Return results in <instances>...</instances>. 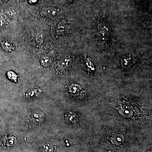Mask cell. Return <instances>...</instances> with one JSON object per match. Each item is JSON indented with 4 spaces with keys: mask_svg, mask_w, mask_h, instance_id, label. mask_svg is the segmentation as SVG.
Here are the masks:
<instances>
[{
    "mask_svg": "<svg viewBox=\"0 0 152 152\" xmlns=\"http://www.w3.org/2000/svg\"><path fill=\"white\" fill-rule=\"evenodd\" d=\"M40 61L42 66L44 67H48L50 65L52 60L48 56L43 55L41 56Z\"/></svg>",
    "mask_w": 152,
    "mask_h": 152,
    "instance_id": "cell-5",
    "label": "cell"
},
{
    "mask_svg": "<svg viewBox=\"0 0 152 152\" xmlns=\"http://www.w3.org/2000/svg\"><path fill=\"white\" fill-rule=\"evenodd\" d=\"M53 147L50 143H48L44 145L42 148L41 150V152H53Z\"/></svg>",
    "mask_w": 152,
    "mask_h": 152,
    "instance_id": "cell-7",
    "label": "cell"
},
{
    "mask_svg": "<svg viewBox=\"0 0 152 152\" xmlns=\"http://www.w3.org/2000/svg\"><path fill=\"white\" fill-rule=\"evenodd\" d=\"M45 34L43 32L40 31L37 34L36 36V41L37 43L42 44L43 42Z\"/></svg>",
    "mask_w": 152,
    "mask_h": 152,
    "instance_id": "cell-8",
    "label": "cell"
},
{
    "mask_svg": "<svg viewBox=\"0 0 152 152\" xmlns=\"http://www.w3.org/2000/svg\"><path fill=\"white\" fill-rule=\"evenodd\" d=\"M66 30V22L65 20L61 21L57 25L56 31L58 35L62 34Z\"/></svg>",
    "mask_w": 152,
    "mask_h": 152,
    "instance_id": "cell-3",
    "label": "cell"
},
{
    "mask_svg": "<svg viewBox=\"0 0 152 152\" xmlns=\"http://www.w3.org/2000/svg\"><path fill=\"white\" fill-rule=\"evenodd\" d=\"M65 119L68 122L73 124V123H76L77 121V115H76V113L74 112H69L66 114Z\"/></svg>",
    "mask_w": 152,
    "mask_h": 152,
    "instance_id": "cell-4",
    "label": "cell"
},
{
    "mask_svg": "<svg viewBox=\"0 0 152 152\" xmlns=\"http://www.w3.org/2000/svg\"><path fill=\"white\" fill-rule=\"evenodd\" d=\"M6 23L5 19L2 15H0V27L4 26Z\"/></svg>",
    "mask_w": 152,
    "mask_h": 152,
    "instance_id": "cell-12",
    "label": "cell"
},
{
    "mask_svg": "<svg viewBox=\"0 0 152 152\" xmlns=\"http://www.w3.org/2000/svg\"><path fill=\"white\" fill-rule=\"evenodd\" d=\"M31 1L32 2L34 3V2H35L36 1H37V0H31Z\"/></svg>",
    "mask_w": 152,
    "mask_h": 152,
    "instance_id": "cell-13",
    "label": "cell"
},
{
    "mask_svg": "<svg viewBox=\"0 0 152 152\" xmlns=\"http://www.w3.org/2000/svg\"><path fill=\"white\" fill-rule=\"evenodd\" d=\"M80 87L77 84L72 85L70 87L69 91L72 93V94H76L80 89Z\"/></svg>",
    "mask_w": 152,
    "mask_h": 152,
    "instance_id": "cell-10",
    "label": "cell"
},
{
    "mask_svg": "<svg viewBox=\"0 0 152 152\" xmlns=\"http://www.w3.org/2000/svg\"><path fill=\"white\" fill-rule=\"evenodd\" d=\"M7 76L9 79L15 81V82H16L18 76L13 72L12 71H10L7 73Z\"/></svg>",
    "mask_w": 152,
    "mask_h": 152,
    "instance_id": "cell-11",
    "label": "cell"
},
{
    "mask_svg": "<svg viewBox=\"0 0 152 152\" xmlns=\"http://www.w3.org/2000/svg\"><path fill=\"white\" fill-rule=\"evenodd\" d=\"M42 14L49 18H56L59 14L58 9L54 7H50L45 8L42 11Z\"/></svg>",
    "mask_w": 152,
    "mask_h": 152,
    "instance_id": "cell-2",
    "label": "cell"
},
{
    "mask_svg": "<svg viewBox=\"0 0 152 152\" xmlns=\"http://www.w3.org/2000/svg\"><path fill=\"white\" fill-rule=\"evenodd\" d=\"M45 115L42 112L33 111L29 114L28 120L29 122L33 126H38L43 121Z\"/></svg>",
    "mask_w": 152,
    "mask_h": 152,
    "instance_id": "cell-1",
    "label": "cell"
},
{
    "mask_svg": "<svg viewBox=\"0 0 152 152\" xmlns=\"http://www.w3.org/2000/svg\"><path fill=\"white\" fill-rule=\"evenodd\" d=\"M70 62V60L69 58H65L59 63V66L61 68L67 67L69 65Z\"/></svg>",
    "mask_w": 152,
    "mask_h": 152,
    "instance_id": "cell-9",
    "label": "cell"
},
{
    "mask_svg": "<svg viewBox=\"0 0 152 152\" xmlns=\"http://www.w3.org/2000/svg\"><path fill=\"white\" fill-rule=\"evenodd\" d=\"M1 46L3 49L6 51L11 52L12 50V46L10 42L7 41L1 42Z\"/></svg>",
    "mask_w": 152,
    "mask_h": 152,
    "instance_id": "cell-6",
    "label": "cell"
}]
</instances>
